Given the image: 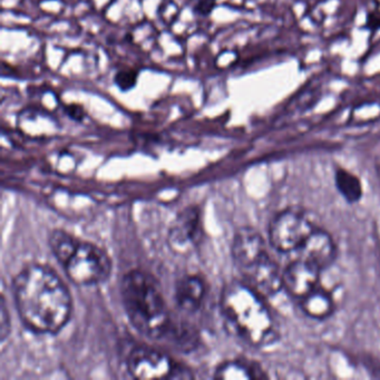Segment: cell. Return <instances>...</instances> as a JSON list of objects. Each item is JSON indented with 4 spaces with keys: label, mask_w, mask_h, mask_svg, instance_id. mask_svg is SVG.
<instances>
[{
    "label": "cell",
    "mask_w": 380,
    "mask_h": 380,
    "mask_svg": "<svg viewBox=\"0 0 380 380\" xmlns=\"http://www.w3.org/2000/svg\"><path fill=\"white\" fill-rule=\"evenodd\" d=\"M13 295L20 321L36 335H56L71 320L73 299L52 268L30 264L13 280Z\"/></svg>",
    "instance_id": "6da1fadb"
},
{
    "label": "cell",
    "mask_w": 380,
    "mask_h": 380,
    "mask_svg": "<svg viewBox=\"0 0 380 380\" xmlns=\"http://www.w3.org/2000/svg\"><path fill=\"white\" fill-rule=\"evenodd\" d=\"M225 327L249 346L263 348L279 339V328L263 297L241 281L225 285L220 299Z\"/></svg>",
    "instance_id": "7a4b0ae2"
},
{
    "label": "cell",
    "mask_w": 380,
    "mask_h": 380,
    "mask_svg": "<svg viewBox=\"0 0 380 380\" xmlns=\"http://www.w3.org/2000/svg\"><path fill=\"white\" fill-rule=\"evenodd\" d=\"M121 298L135 331L150 340L167 337L172 329L171 312L152 275L141 270L127 272L121 278Z\"/></svg>",
    "instance_id": "3957f363"
},
{
    "label": "cell",
    "mask_w": 380,
    "mask_h": 380,
    "mask_svg": "<svg viewBox=\"0 0 380 380\" xmlns=\"http://www.w3.org/2000/svg\"><path fill=\"white\" fill-rule=\"evenodd\" d=\"M232 259L243 283L261 295L272 297L283 289V272L272 259L267 244L252 227H241L233 238Z\"/></svg>",
    "instance_id": "277c9868"
},
{
    "label": "cell",
    "mask_w": 380,
    "mask_h": 380,
    "mask_svg": "<svg viewBox=\"0 0 380 380\" xmlns=\"http://www.w3.org/2000/svg\"><path fill=\"white\" fill-rule=\"evenodd\" d=\"M61 268L74 285L95 287L109 280L113 263L111 256L103 248L78 239Z\"/></svg>",
    "instance_id": "5b68a950"
},
{
    "label": "cell",
    "mask_w": 380,
    "mask_h": 380,
    "mask_svg": "<svg viewBox=\"0 0 380 380\" xmlns=\"http://www.w3.org/2000/svg\"><path fill=\"white\" fill-rule=\"evenodd\" d=\"M127 372L135 379H190L192 372L169 355L148 346H138L126 360Z\"/></svg>",
    "instance_id": "8992f818"
},
{
    "label": "cell",
    "mask_w": 380,
    "mask_h": 380,
    "mask_svg": "<svg viewBox=\"0 0 380 380\" xmlns=\"http://www.w3.org/2000/svg\"><path fill=\"white\" fill-rule=\"evenodd\" d=\"M314 223L299 209H289L272 220L269 239L273 249L280 254L297 252L314 232Z\"/></svg>",
    "instance_id": "52a82bcc"
},
{
    "label": "cell",
    "mask_w": 380,
    "mask_h": 380,
    "mask_svg": "<svg viewBox=\"0 0 380 380\" xmlns=\"http://www.w3.org/2000/svg\"><path fill=\"white\" fill-rule=\"evenodd\" d=\"M203 237L202 214L198 206H188L177 213L170 225L169 241L172 250L177 254H186L196 250Z\"/></svg>",
    "instance_id": "ba28073f"
},
{
    "label": "cell",
    "mask_w": 380,
    "mask_h": 380,
    "mask_svg": "<svg viewBox=\"0 0 380 380\" xmlns=\"http://www.w3.org/2000/svg\"><path fill=\"white\" fill-rule=\"evenodd\" d=\"M320 271L316 264L298 258L283 272V289L293 298L301 300L319 287Z\"/></svg>",
    "instance_id": "9c48e42d"
},
{
    "label": "cell",
    "mask_w": 380,
    "mask_h": 380,
    "mask_svg": "<svg viewBox=\"0 0 380 380\" xmlns=\"http://www.w3.org/2000/svg\"><path fill=\"white\" fill-rule=\"evenodd\" d=\"M206 296V283L198 275H184L175 283L174 302L183 314H196Z\"/></svg>",
    "instance_id": "30bf717a"
},
{
    "label": "cell",
    "mask_w": 380,
    "mask_h": 380,
    "mask_svg": "<svg viewBox=\"0 0 380 380\" xmlns=\"http://www.w3.org/2000/svg\"><path fill=\"white\" fill-rule=\"evenodd\" d=\"M298 252L301 259L316 264L321 270L331 267L337 256V248L331 235L318 227Z\"/></svg>",
    "instance_id": "8fae6325"
},
{
    "label": "cell",
    "mask_w": 380,
    "mask_h": 380,
    "mask_svg": "<svg viewBox=\"0 0 380 380\" xmlns=\"http://www.w3.org/2000/svg\"><path fill=\"white\" fill-rule=\"evenodd\" d=\"M300 308L306 316L316 320H323L331 317L335 311L333 297L321 287H318L306 297L299 300Z\"/></svg>",
    "instance_id": "7c38bea8"
},
{
    "label": "cell",
    "mask_w": 380,
    "mask_h": 380,
    "mask_svg": "<svg viewBox=\"0 0 380 380\" xmlns=\"http://www.w3.org/2000/svg\"><path fill=\"white\" fill-rule=\"evenodd\" d=\"M213 377L215 379L248 380L262 378L263 374L254 364L242 360H230L220 364L215 368Z\"/></svg>",
    "instance_id": "4fadbf2b"
},
{
    "label": "cell",
    "mask_w": 380,
    "mask_h": 380,
    "mask_svg": "<svg viewBox=\"0 0 380 380\" xmlns=\"http://www.w3.org/2000/svg\"><path fill=\"white\" fill-rule=\"evenodd\" d=\"M78 239L75 238L71 233L61 229H56L52 231L48 238L50 251L53 254L54 258L57 260L61 266L66 261L71 251L76 246Z\"/></svg>",
    "instance_id": "5bb4252c"
},
{
    "label": "cell",
    "mask_w": 380,
    "mask_h": 380,
    "mask_svg": "<svg viewBox=\"0 0 380 380\" xmlns=\"http://www.w3.org/2000/svg\"><path fill=\"white\" fill-rule=\"evenodd\" d=\"M336 185L343 198L349 202H357L362 196V185L360 179L346 170H338L336 173Z\"/></svg>",
    "instance_id": "9a60e30c"
},
{
    "label": "cell",
    "mask_w": 380,
    "mask_h": 380,
    "mask_svg": "<svg viewBox=\"0 0 380 380\" xmlns=\"http://www.w3.org/2000/svg\"><path fill=\"white\" fill-rule=\"evenodd\" d=\"M138 78V71L134 69H121L117 71L114 77V82L117 85V88L123 92L132 90L136 85Z\"/></svg>",
    "instance_id": "2e32d148"
},
{
    "label": "cell",
    "mask_w": 380,
    "mask_h": 380,
    "mask_svg": "<svg viewBox=\"0 0 380 380\" xmlns=\"http://www.w3.org/2000/svg\"><path fill=\"white\" fill-rule=\"evenodd\" d=\"M64 111L71 119L78 121H83L85 115H86L84 106L77 103L66 104V105L64 106Z\"/></svg>",
    "instance_id": "e0dca14e"
},
{
    "label": "cell",
    "mask_w": 380,
    "mask_h": 380,
    "mask_svg": "<svg viewBox=\"0 0 380 380\" xmlns=\"http://www.w3.org/2000/svg\"><path fill=\"white\" fill-rule=\"evenodd\" d=\"M9 331H11V317L6 308L5 298L3 297V300H1V341L3 343L6 337L8 336Z\"/></svg>",
    "instance_id": "ac0fdd59"
},
{
    "label": "cell",
    "mask_w": 380,
    "mask_h": 380,
    "mask_svg": "<svg viewBox=\"0 0 380 380\" xmlns=\"http://www.w3.org/2000/svg\"><path fill=\"white\" fill-rule=\"evenodd\" d=\"M214 6H215V0H198L196 11L202 15H208L211 13Z\"/></svg>",
    "instance_id": "d6986e66"
},
{
    "label": "cell",
    "mask_w": 380,
    "mask_h": 380,
    "mask_svg": "<svg viewBox=\"0 0 380 380\" xmlns=\"http://www.w3.org/2000/svg\"><path fill=\"white\" fill-rule=\"evenodd\" d=\"M367 27L369 30L380 28V11H372L367 17Z\"/></svg>",
    "instance_id": "ffe728a7"
},
{
    "label": "cell",
    "mask_w": 380,
    "mask_h": 380,
    "mask_svg": "<svg viewBox=\"0 0 380 380\" xmlns=\"http://www.w3.org/2000/svg\"><path fill=\"white\" fill-rule=\"evenodd\" d=\"M375 165L376 170H377L378 177H379L380 179V150L379 152H378L377 155H376Z\"/></svg>",
    "instance_id": "44dd1931"
}]
</instances>
